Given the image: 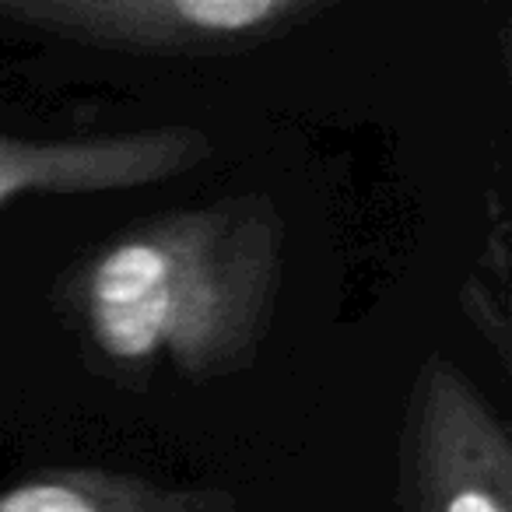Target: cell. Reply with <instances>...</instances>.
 <instances>
[{
  "label": "cell",
  "instance_id": "cell-1",
  "mask_svg": "<svg viewBox=\"0 0 512 512\" xmlns=\"http://www.w3.org/2000/svg\"><path fill=\"white\" fill-rule=\"evenodd\" d=\"M285 228L267 197L162 214L99 246L71 306L116 365L169 362L193 379L235 372L264 341Z\"/></svg>",
  "mask_w": 512,
  "mask_h": 512
},
{
  "label": "cell",
  "instance_id": "cell-2",
  "mask_svg": "<svg viewBox=\"0 0 512 512\" xmlns=\"http://www.w3.org/2000/svg\"><path fill=\"white\" fill-rule=\"evenodd\" d=\"M407 512H512V439L467 372L428 358L407 425Z\"/></svg>",
  "mask_w": 512,
  "mask_h": 512
},
{
  "label": "cell",
  "instance_id": "cell-3",
  "mask_svg": "<svg viewBox=\"0 0 512 512\" xmlns=\"http://www.w3.org/2000/svg\"><path fill=\"white\" fill-rule=\"evenodd\" d=\"M334 0H0V18L123 50H228Z\"/></svg>",
  "mask_w": 512,
  "mask_h": 512
},
{
  "label": "cell",
  "instance_id": "cell-4",
  "mask_svg": "<svg viewBox=\"0 0 512 512\" xmlns=\"http://www.w3.org/2000/svg\"><path fill=\"white\" fill-rule=\"evenodd\" d=\"M211 158L197 127H151L95 137H0V207L22 197H78L165 183Z\"/></svg>",
  "mask_w": 512,
  "mask_h": 512
},
{
  "label": "cell",
  "instance_id": "cell-5",
  "mask_svg": "<svg viewBox=\"0 0 512 512\" xmlns=\"http://www.w3.org/2000/svg\"><path fill=\"white\" fill-rule=\"evenodd\" d=\"M0 512H239L221 488L158 484L99 467L43 470L0 491Z\"/></svg>",
  "mask_w": 512,
  "mask_h": 512
}]
</instances>
